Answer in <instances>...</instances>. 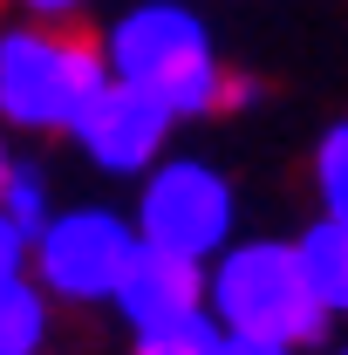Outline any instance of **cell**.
<instances>
[{
    "label": "cell",
    "mask_w": 348,
    "mask_h": 355,
    "mask_svg": "<svg viewBox=\"0 0 348 355\" xmlns=\"http://www.w3.org/2000/svg\"><path fill=\"white\" fill-rule=\"evenodd\" d=\"M314 184H321V198H328V219H348V123L321 144V157H314Z\"/></svg>",
    "instance_id": "11"
},
{
    "label": "cell",
    "mask_w": 348,
    "mask_h": 355,
    "mask_svg": "<svg viewBox=\"0 0 348 355\" xmlns=\"http://www.w3.org/2000/svg\"><path fill=\"white\" fill-rule=\"evenodd\" d=\"M137 253H143V232H130L116 212H69L42 225L35 266H42V287H55L62 301H116Z\"/></svg>",
    "instance_id": "4"
},
{
    "label": "cell",
    "mask_w": 348,
    "mask_h": 355,
    "mask_svg": "<svg viewBox=\"0 0 348 355\" xmlns=\"http://www.w3.org/2000/svg\"><path fill=\"white\" fill-rule=\"evenodd\" d=\"M110 89V48L82 21H35L0 35V116L28 130H76Z\"/></svg>",
    "instance_id": "1"
},
{
    "label": "cell",
    "mask_w": 348,
    "mask_h": 355,
    "mask_svg": "<svg viewBox=\"0 0 348 355\" xmlns=\"http://www.w3.org/2000/svg\"><path fill=\"white\" fill-rule=\"evenodd\" d=\"M42 21H69V7H82V0H28Z\"/></svg>",
    "instance_id": "15"
},
{
    "label": "cell",
    "mask_w": 348,
    "mask_h": 355,
    "mask_svg": "<svg viewBox=\"0 0 348 355\" xmlns=\"http://www.w3.org/2000/svg\"><path fill=\"white\" fill-rule=\"evenodd\" d=\"M137 232H143V246L205 260L218 239L232 232V191H225V178H212L205 164H164L143 184Z\"/></svg>",
    "instance_id": "5"
},
{
    "label": "cell",
    "mask_w": 348,
    "mask_h": 355,
    "mask_svg": "<svg viewBox=\"0 0 348 355\" xmlns=\"http://www.w3.org/2000/svg\"><path fill=\"white\" fill-rule=\"evenodd\" d=\"M205 301V273L198 260H184V253H164V246H143L130 266V280H123V294H116V308L130 314V328H164V321H184V314H198Z\"/></svg>",
    "instance_id": "7"
},
{
    "label": "cell",
    "mask_w": 348,
    "mask_h": 355,
    "mask_svg": "<svg viewBox=\"0 0 348 355\" xmlns=\"http://www.w3.org/2000/svg\"><path fill=\"white\" fill-rule=\"evenodd\" d=\"M42 342V294L28 280H0V355H35Z\"/></svg>",
    "instance_id": "9"
},
{
    "label": "cell",
    "mask_w": 348,
    "mask_h": 355,
    "mask_svg": "<svg viewBox=\"0 0 348 355\" xmlns=\"http://www.w3.org/2000/svg\"><path fill=\"white\" fill-rule=\"evenodd\" d=\"M0 212L21 225V232H42V225H48V212H42V184H35L28 171H14V178H7V191H0Z\"/></svg>",
    "instance_id": "12"
},
{
    "label": "cell",
    "mask_w": 348,
    "mask_h": 355,
    "mask_svg": "<svg viewBox=\"0 0 348 355\" xmlns=\"http://www.w3.org/2000/svg\"><path fill=\"white\" fill-rule=\"evenodd\" d=\"M21 253H28V232L0 212V280H21Z\"/></svg>",
    "instance_id": "13"
},
{
    "label": "cell",
    "mask_w": 348,
    "mask_h": 355,
    "mask_svg": "<svg viewBox=\"0 0 348 355\" xmlns=\"http://www.w3.org/2000/svg\"><path fill=\"white\" fill-rule=\"evenodd\" d=\"M110 69H116V83H137V89H150V96H164L171 116L225 110V103L246 96V83H232L212 62L205 28L184 7H137L130 21L110 35Z\"/></svg>",
    "instance_id": "2"
},
{
    "label": "cell",
    "mask_w": 348,
    "mask_h": 355,
    "mask_svg": "<svg viewBox=\"0 0 348 355\" xmlns=\"http://www.w3.org/2000/svg\"><path fill=\"white\" fill-rule=\"evenodd\" d=\"M218 355H287V342H266V335H239V328H225V335H218Z\"/></svg>",
    "instance_id": "14"
},
{
    "label": "cell",
    "mask_w": 348,
    "mask_h": 355,
    "mask_svg": "<svg viewBox=\"0 0 348 355\" xmlns=\"http://www.w3.org/2000/svg\"><path fill=\"white\" fill-rule=\"evenodd\" d=\"M137 355H218V328L205 314H184V321H164V328H143Z\"/></svg>",
    "instance_id": "10"
},
{
    "label": "cell",
    "mask_w": 348,
    "mask_h": 355,
    "mask_svg": "<svg viewBox=\"0 0 348 355\" xmlns=\"http://www.w3.org/2000/svg\"><path fill=\"white\" fill-rule=\"evenodd\" d=\"M7 178H14V164H7V150H0V191H7Z\"/></svg>",
    "instance_id": "16"
},
{
    "label": "cell",
    "mask_w": 348,
    "mask_h": 355,
    "mask_svg": "<svg viewBox=\"0 0 348 355\" xmlns=\"http://www.w3.org/2000/svg\"><path fill=\"white\" fill-rule=\"evenodd\" d=\"M212 294H218L225 328H239V335H266V342L294 349V342H314L328 328V308L314 301L294 246H239L218 266Z\"/></svg>",
    "instance_id": "3"
},
{
    "label": "cell",
    "mask_w": 348,
    "mask_h": 355,
    "mask_svg": "<svg viewBox=\"0 0 348 355\" xmlns=\"http://www.w3.org/2000/svg\"><path fill=\"white\" fill-rule=\"evenodd\" d=\"M301 266H307V287L328 314H348V219H321L301 246Z\"/></svg>",
    "instance_id": "8"
},
{
    "label": "cell",
    "mask_w": 348,
    "mask_h": 355,
    "mask_svg": "<svg viewBox=\"0 0 348 355\" xmlns=\"http://www.w3.org/2000/svg\"><path fill=\"white\" fill-rule=\"evenodd\" d=\"M164 130H171V103L150 96V89H137V83H116V76H110V89L89 103L82 123H76L82 150L96 164H110V171H143L157 157Z\"/></svg>",
    "instance_id": "6"
}]
</instances>
